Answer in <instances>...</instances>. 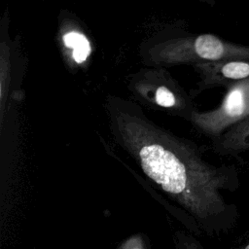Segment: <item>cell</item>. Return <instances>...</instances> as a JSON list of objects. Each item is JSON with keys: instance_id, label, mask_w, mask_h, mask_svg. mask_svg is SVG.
Here are the masks:
<instances>
[{"instance_id": "obj_6", "label": "cell", "mask_w": 249, "mask_h": 249, "mask_svg": "<svg viewBox=\"0 0 249 249\" xmlns=\"http://www.w3.org/2000/svg\"><path fill=\"white\" fill-rule=\"evenodd\" d=\"M156 101L162 107H171L175 104V97L165 87H160L156 91Z\"/></svg>"}, {"instance_id": "obj_1", "label": "cell", "mask_w": 249, "mask_h": 249, "mask_svg": "<svg viewBox=\"0 0 249 249\" xmlns=\"http://www.w3.org/2000/svg\"><path fill=\"white\" fill-rule=\"evenodd\" d=\"M118 126L144 173L164 192L180 197L201 216L235 219V206L228 205L220 193L237 188L234 167L203 161L195 149L139 118L122 115Z\"/></svg>"}, {"instance_id": "obj_2", "label": "cell", "mask_w": 249, "mask_h": 249, "mask_svg": "<svg viewBox=\"0 0 249 249\" xmlns=\"http://www.w3.org/2000/svg\"><path fill=\"white\" fill-rule=\"evenodd\" d=\"M227 88L228 91L218 108L194 115L198 128L215 139L249 117V79L235 82Z\"/></svg>"}, {"instance_id": "obj_7", "label": "cell", "mask_w": 249, "mask_h": 249, "mask_svg": "<svg viewBox=\"0 0 249 249\" xmlns=\"http://www.w3.org/2000/svg\"><path fill=\"white\" fill-rule=\"evenodd\" d=\"M242 249H249V231H248V232H247V234H246L245 242H244V244H243V246H242Z\"/></svg>"}, {"instance_id": "obj_3", "label": "cell", "mask_w": 249, "mask_h": 249, "mask_svg": "<svg viewBox=\"0 0 249 249\" xmlns=\"http://www.w3.org/2000/svg\"><path fill=\"white\" fill-rule=\"evenodd\" d=\"M204 84L207 86H225L249 79V60H227L207 62L201 65Z\"/></svg>"}, {"instance_id": "obj_4", "label": "cell", "mask_w": 249, "mask_h": 249, "mask_svg": "<svg viewBox=\"0 0 249 249\" xmlns=\"http://www.w3.org/2000/svg\"><path fill=\"white\" fill-rule=\"evenodd\" d=\"M216 152L224 156H237L249 150V117L232 125L215 139Z\"/></svg>"}, {"instance_id": "obj_5", "label": "cell", "mask_w": 249, "mask_h": 249, "mask_svg": "<svg viewBox=\"0 0 249 249\" xmlns=\"http://www.w3.org/2000/svg\"><path fill=\"white\" fill-rule=\"evenodd\" d=\"M63 42L66 47L73 49L72 56L77 63H82L88 58L90 45L84 35L78 32H68L63 36Z\"/></svg>"}]
</instances>
